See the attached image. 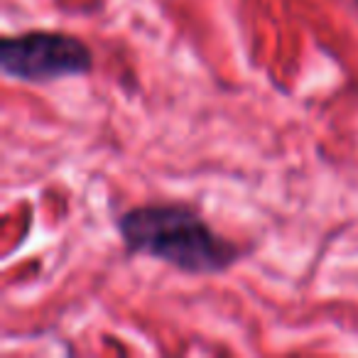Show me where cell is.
Here are the masks:
<instances>
[{"label":"cell","instance_id":"cell-1","mask_svg":"<svg viewBox=\"0 0 358 358\" xmlns=\"http://www.w3.org/2000/svg\"><path fill=\"white\" fill-rule=\"evenodd\" d=\"M115 231L128 255L159 260L192 278L224 275L243 258V248L219 234L189 201L130 206L115 219Z\"/></svg>","mask_w":358,"mask_h":358},{"label":"cell","instance_id":"cell-2","mask_svg":"<svg viewBox=\"0 0 358 358\" xmlns=\"http://www.w3.org/2000/svg\"><path fill=\"white\" fill-rule=\"evenodd\" d=\"M96 55L89 42L62 30H27L0 40V74L27 86L89 76Z\"/></svg>","mask_w":358,"mask_h":358},{"label":"cell","instance_id":"cell-3","mask_svg":"<svg viewBox=\"0 0 358 358\" xmlns=\"http://www.w3.org/2000/svg\"><path fill=\"white\" fill-rule=\"evenodd\" d=\"M353 3H356V8H358V0H353Z\"/></svg>","mask_w":358,"mask_h":358}]
</instances>
